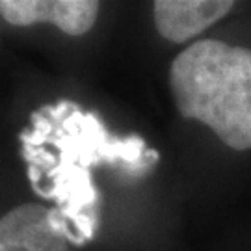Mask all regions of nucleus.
<instances>
[{"mask_svg": "<svg viewBox=\"0 0 251 251\" xmlns=\"http://www.w3.org/2000/svg\"><path fill=\"white\" fill-rule=\"evenodd\" d=\"M170 88L184 119L206 125L234 151L251 149V49L196 41L171 63Z\"/></svg>", "mask_w": 251, "mask_h": 251, "instance_id": "obj_1", "label": "nucleus"}, {"mask_svg": "<svg viewBox=\"0 0 251 251\" xmlns=\"http://www.w3.org/2000/svg\"><path fill=\"white\" fill-rule=\"evenodd\" d=\"M0 251H69L56 212L23 203L0 218Z\"/></svg>", "mask_w": 251, "mask_h": 251, "instance_id": "obj_2", "label": "nucleus"}, {"mask_svg": "<svg viewBox=\"0 0 251 251\" xmlns=\"http://www.w3.org/2000/svg\"><path fill=\"white\" fill-rule=\"evenodd\" d=\"M95 0H0V15L13 26L50 23L67 36L88 34L99 15Z\"/></svg>", "mask_w": 251, "mask_h": 251, "instance_id": "obj_3", "label": "nucleus"}, {"mask_svg": "<svg viewBox=\"0 0 251 251\" xmlns=\"http://www.w3.org/2000/svg\"><path fill=\"white\" fill-rule=\"evenodd\" d=\"M233 6L234 2L225 0H156L154 26L164 39L184 43L224 19Z\"/></svg>", "mask_w": 251, "mask_h": 251, "instance_id": "obj_4", "label": "nucleus"}]
</instances>
